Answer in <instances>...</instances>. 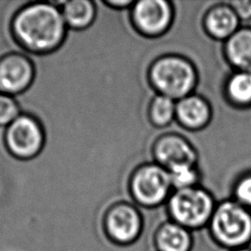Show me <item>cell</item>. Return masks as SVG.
Returning <instances> with one entry per match:
<instances>
[{
	"label": "cell",
	"mask_w": 251,
	"mask_h": 251,
	"mask_svg": "<svg viewBox=\"0 0 251 251\" xmlns=\"http://www.w3.org/2000/svg\"><path fill=\"white\" fill-rule=\"evenodd\" d=\"M11 27L19 45L31 54L55 50L68 30L57 1H28L14 16Z\"/></svg>",
	"instance_id": "obj_1"
},
{
	"label": "cell",
	"mask_w": 251,
	"mask_h": 251,
	"mask_svg": "<svg viewBox=\"0 0 251 251\" xmlns=\"http://www.w3.org/2000/svg\"><path fill=\"white\" fill-rule=\"evenodd\" d=\"M211 231L223 246L241 248L251 241V214L237 203L225 202L213 214Z\"/></svg>",
	"instance_id": "obj_2"
},
{
	"label": "cell",
	"mask_w": 251,
	"mask_h": 251,
	"mask_svg": "<svg viewBox=\"0 0 251 251\" xmlns=\"http://www.w3.org/2000/svg\"><path fill=\"white\" fill-rule=\"evenodd\" d=\"M5 143L9 152L19 159H31L44 144V131L39 121L21 114L5 129Z\"/></svg>",
	"instance_id": "obj_3"
},
{
	"label": "cell",
	"mask_w": 251,
	"mask_h": 251,
	"mask_svg": "<svg viewBox=\"0 0 251 251\" xmlns=\"http://www.w3.org/2000/svg\"><path fill=\"white\" fill-rule=\"evenodd\" d=\"M170 211L176 224L185 228L202 226L213 212L211 197L201 189H178L170 200Z\"/></svg>",
	"instance_id": "obj_4"
},
{
	"label": "cell",
	"mask_w": 251,
	"mask_h": 251,
	"mask_svg": "<svg viewBox=\"0 0 251 251\" xmlns=\"http://www.w3.org/2000/svg\"><path fill=\"white\" fill-rule=\"evenodd\" d=\"M151 76L154 84L170 98L185 95L194 82V73L190 65L173 57L157 62Z\"/></svg>",
	"instance_id": "obj_5"
},
{
	"label": "cell",
	"mask_w": 251,
	"mask_h": 251,
	"mask_svg": "<svg viewBox=\"0 0 251 251\" xmlns=\"http://www.w3.org/2000/svg\"><path fill=\"white\" fill-rule=\"evenodd\" d=\"M33 77L32 60L24 49L0 59V92L16 96L31 84Z\"/></svg>",
	"instance_id": "obj_6"
},
{
	"label": "cell",
	"mask_w": 251,
	"mask_h": 251,
	"mask_svg": "<svg viewBox=\"0 0 251 251\" xmlns=\"http://www.w3.org/2000/svg\"><path fill=\"white\" fill-rule=\"evenodd\" d=\"M107 236L117 244H128L135 240L141 229V220L133 207L117 204L105 214L103 221Z\"/></svg>",
	"instance_id": "obj_7"
},
{
	"label": "cell",
	"mask_w": 251,
	"mask_h": 251,
	"mask_svg": "<svg viewBox=\"0 0 251 251\" xmlns=\"http://www.w3.org/2000/svg\"><path fill=\"white\" fill-rule=\"evenodd\" d=\"M170 184V176L166 171L158 166H148L135 175L131 185L135 198L144 205L152 206L165 198Z\"/></svg>",
	"instance_id": "obj_8"
},
{
	"label": "cell",
	"mask_w": 251,
	"mask_h": 251,
	"mask_svg": "<svg viewBox=\"0 0 251 251\" xmlns=\"http://www.w3.org/2000/svg\"><path fill=\"white\" fill-rule=\"evenodd\" d=\"M133 15L141 30L157 33L166 28L170 20V9L163 0H143L136 4Z\"/></svg>",
	"instance_id": "obj_9"
},
{
	"label": "cell",
	"mask_w": 251,
	"mask_h": 251,
	"mask_svg": "<svg viewBox=\"0 0 251 251\" xmlns=\"http://www.w3.org/2000/svg\"><path fill=\"white\" fill-rule=\"evenodd\" d=\"M156 155L160 163L170 170L181 166H192L195 161V154L190 146L176 136H168L160 140L156 147Z\"/></svg>",
	"instance_id": "obj_10"
},
{
	"label": "cell",
	"mask_w": 251,
	"mask_h": 251,
	"mask_svg": "<svg viewBox=\"0 0 251 251\" xmlns=\"http://www.w3.org/2000/svg\"><path fill=\"white\" fill-rule=\"evenodd\" d=\"M66 25L72 29H83L92 25L96 18L97 8L92 0L57 1Z\"/></svg>",
	"instance_id": "obj_11"
},
{
	"label": "cell",
	"mask_w": 251,
	"mask_h": 251,
	"mask_svg": "<svg viewBox=\"0 0 251 251\" xmlns=\"http://www.w3.org/2000/svg\"><path fill=\"white\" fill-rule=\"evenodd\" d=\"M158 251H190L192 238L188 229L176 223H167L155 235Z\"/></svg>",
	"instance_id": "obj_12"
},
{
	"label": "cell",
	"mask_w": 251,
	"mask_h": 251,
	"mask_svg": "<svg viewBox=\"0 0 251 251\" xmlns=\"http://www.w3.org/2000/svg\"><path fill=\"white\" fill-rule=\"evenodd\" d=\"M227 54L231 63L251 72V30L234 33L227 42Z\"/></svg>",
	"instance_id": "obj_13"
},
{
	"label": "cell",
	"mask_w": 251,
	"mask_h": 251,
	"mask_svg": "<svg viewBox=\"0 0 251 251\" xmlns=\"http://www.w3.org/2000/svg\"><path fill=\"white\" fill-rule=\"evenodd\" d=\"M176 113L180 122L190 127L203 126L209 117V110L206 103L195 96L179 101L176 107Z\"/></svg>",
	"instance_id": "obj_14"
},
{
	"label": "cell",
	"mask_w": 251,
	"mask_h": 251,
	"mask_svg": "<svg viewBox=\"0 0 251 251\" xmlns=\"http://www.w3.org/2000/svg\"><path fill=\"white\" fill-rule=\"evenodd\" d=\"M209 29L217 37H226L233 32L237 25L235 13L227 7H218L211 11L206 20Z\"/></svg>",
	"instance_id": "obj_15"
},
{
	"label": "cell",
	"mask_w": 251,
	"mask_h": 251,
	"mask_svg": "<svg viewBox=\"0 0 251 251\" xmlns=\"http://www.w3.org/2000/svg\"><path fill=\"white\" fill-rule=\"evenodd\" d=\"M228 92L236 102H251V72H242L233 75L228 83Z\"/></svg>",
	"instance_id": "obj_16"
},
{
	"label": "cell",
	"mask_w": 251,
	"mask_h": 251,
	"mask_svg": "<svg viewBox=\"0 0 251 251\" xmlns=\"http://www.w3.org/2000/svg\"><path fill=\"white\" fill-rule=\"evenodd\" d=\"M175 113V104L172 98L165 95L158 96L152 103L151 115L153 120L159 125L168 124Z\"/></svg>",
	"instance_id": "obj_17"
},
{
	"label": "cell",
	"mask_w": 251,
	"mask_h": 251,
	"mask_svg": "<svg viewBox=\"0 0 251 251\" xmlns=\"http://www.w3.org/2000/svg\"><path fill=\"white\" fill-rule=\"evenodd\" d=\"M21 115V110L15 96L0 92V126H8Z\"/></svg>",
	"instance_id": "obj_18"
},
{
	"label": "cell",
	"mask_w": 251,
	"mask_h": 251,
	"mask_svg": "<svg viewBox=\"0 0 251 251\" xmlns=\"http://www.w3.org/2000/svg\"><path fill=\"white\" fill-rule=\"evenodd\" d=\"M171 183L179 189L190 187L197 178V175L191 166H181L170 170Z\"/></svg>",
	"instance_id": "obj_19"
},
{
	"label": "cell",
	"mask_w": 251,
	"mask_h": 251,
	"mask_svg": "<svg viewBox=\"0 0 251 251\" xmlns=\"http://www.w3.org/2000/svg\"><path fill=\"white\" fill-rule=\"evenodd\" d=\"M236 196L242 204L251 206V176L238 182L236 187Z\"/></svg>",
	"instance_id": "obj_20"
},
{
	"label": "cell",
	"mask_w": 251,
	"mask_h": 251,
	"mask_svg": "<svg viewBox=\"0 0 251 251\" xmlns=\"http://www.w3.org/2000/svg\"><path fill=\"white\" fill-rule=\"evenodd\" d=\"M233 8L242 18H248L251 16V1H233Z\"/></svg>",
	"instance_id": "obj_21"
},
{
	"label": "cell",
	"mask_w": 251,
	"mask_h": 251,
	"mask_svg": "<svg viewBox=\"0 0 251 251\" xmlns=\"http://www.w3.org/2000/svg\"><path fill=\"white\" fill-rule=\"evenodd\" d=\"M233 251H251V248H245V247H241V248H237Z\"/></svg>",
	"instance_id": "obj_22"
}]
</instances>
